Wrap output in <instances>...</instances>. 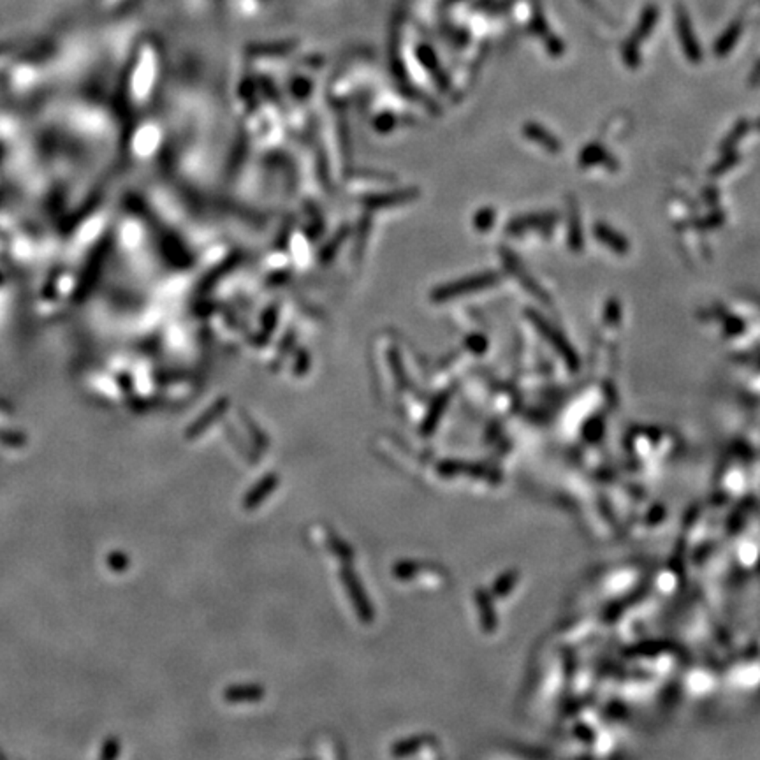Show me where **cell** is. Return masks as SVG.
<instances>
[{
  "label": "cell",
  "instance_id": "6da1fadb",
  "mask_svg": "<svg viewBox=\"0 0 760 760\" xmlns=\"http://www.w3.org/2000/svg\"><path fill=\"white\" fill-rule=\"evenodd\" d=\"M340 579H342V584L343 588H345L347 595H349L350 602H352V606H354V611L356 614H358L359 621L365 623V625H370V623L375 620V611H373L372 600L368 599V595H366L365 588H363L361 581H359V576L356 574L354 568L349 567V565H343V567L340 568Z\"/></svg>",
  "mask_w": 760,
  "mask_h": 760
},
{
  "label": "cell",
  "instance_id": "7a4b0ae2",
  "mask_svg": "<svg viewBox=\"0 0 760 760\" xmlns=\"http://www.w3.org/2000/svg\"><path fill=\"white\" fill-rule=\"evenodd\" d=\"M280 484V477L275 472H270V474L263 475L256 484L247 491L245 498H243V507L247 511H254V509L259 507L267 497H270L273 491L276 490V486Z\"/></svg>",
  "mask_w": 760,
  "mask_h": 760
},
{
  "label": "cell",
  "instance_id": "3957f363",
  "mask_svg": "<svg viewBox=\"0 0 760 760\" xmlns=\"http://www.w3.org/2000/svg\"><path fill=\"white\" fill-rule=\"evenodd\" d=\"M264 695H266V690L259 683H240V685H231L224 690V699L231 704L257 702Z\"/></svg>",
  "mask_w": 760,
  "mask_h": 760
},
{
  "label": "cell",
  "instance_id": "277c9868",
  "mask_svg": "<svg viewBox=\"0 0 760 760\" xmlns=\"http://www.w3.org/2000/svg\"><path fill=\"white\" fill-rule=\"evenodd\" d=\"M227 403H229L227 399H219V402L215 403L213 406H210V408H208V411L204 412V414L201 415V418L197 419V421L194 422L187 431H185V437H187L188 440H194V438L199 437L201 433L206 431V429L227 411Z\"/></svg>",
  "mask_w": 760,
  "mask_h": 760
},
{
  "label": "cell",
  "instance_id": "5b68a950",
  "mask_svg": "<svg viewBox=\"0 0 760 760\" xmlns=\"http://www.w3.org/2000/svg\"><path fill=\"white\" fill-rule=\"evenodd\" d=\"M426 741H428V738H424V736H412V738H405L402 739V741L393 745L391 755L393 757L412 755V753H415L418 750H421L422 746L426 745Z\"/></svg>",
  "mask_w": 760,
  "mask_h": 760
},
{
  "label": "cell",
  "instance_id": "8992f818",
  "mask_svg": "<svg viewBox=\"0 0 760 760\" xmlns=\"http://www.w3.org/2000/svg\"><path fill=\"white\" fill-rule=\"evenodd\" d=\"M329 535H331V537H329V547H331L333 553H335L340 560L345 561V563H350V561L354 560V551L350 550L349 544L343 542L340 537H336V535L333 534Z\"/></svg>",
  "mask_w": 760,
  "mask_h": 760
}]
</instances>
